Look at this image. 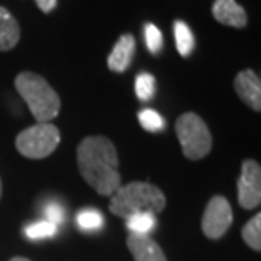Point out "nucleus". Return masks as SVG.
<instances>
[{"mask_svg": "<svg viewBox=\"0 0 261 261\" xmlns=\"http://www.w3.org/2000/svg\"><path fill=\"white\" fill-rule=\"evenodd\" d=\"M127 248L136 261H166L163 249L149 236L129 234Z\"/></svg>", "mask_w": 261, "mask_h": 261, "instance_id": "9", "label": "nucleus"}, {"mask_svg": "<svg viewBox=\"0 0 261 261\" xmlns=\"http://www.w3.org/2000/svg\"><path fill=\"white\" fill-rule=\"evenodd\" d=\"M0 194H2V184H0Z\"/></svg>", "mask_w": 261, "mask_h": 261, "instance_id": "24", "label": "nucleus"}, {"mask_svg": "<svg viewBox=\"0 0 261 261\" xmlns=\"http://www.w3.org/2000/svg\"><path fill=\"white\" fill-rule=\"evenodd\" d=\"M166 205L165 194L158 187L146 184V181H133L121 185L111 195L109 208L114 216L127 219L139 212H163Z\"/></svg>", "mask_w": 261, "mask_h": 261, "instance_id": "2", "label": "nucleus"}, {"mask_svg": "<svg viewBox=\"0 0 261 261\" xmlns=\"http://www.w3.org/2000/svg\"><path fill=\"white\" fill-rule=\"evenodd\" d=\"M176 136L181 144L185 158L202 160L212 149V136L207 124L194 112H187L175 124Z\"/></svg>", "mask_w": 261, "mask_h": 261, "instance_id": "4", "label": "nucleus"}, {"mask_svg": "<svg viewBox=\"0 0 261 261\" xmlns=\"http://www.w3.org/2000/svg\"><path fill=\"white\" fill-rule=\"evenodd\" d=\"M60 141L61 136L58 127L51 122H38L19 133L15 146H17L19 153L25 158L43 160L58 148Z\"/></svg>", "mask_w": 261, "mask_h": 261, "instance_id": "5", "label": "nucleus"}, {"mask_svg": "<svg viewBox=\"0 0 261 261\" xmlns=\"http://www.w3.org/2000/svg\"><path fill=\"white\" fill-rule=\"evenodd\" d=\"M136 95H138L139 100L148 102L153 98L154 92H156V78L151 75V73H139L136 76Z\"/></svg>", "mask_w": 261, "mask_h": 261, "instance_id": "18", "label": "nucleus"}, {"mask_svg": "<svg viewBox=\"0 0 261 261\" xmlns=\"http://www.w3.org/2000/svg\"><path fill=\"white\" fill-rule=\"evenodd\" d=\"M58 232V226L49 221H36L31 222L24 227L25 238L33 239V241H41V239H49L56 236Z\"/></svg>", "mask_w": 261, "mask_h": 261, "instance_id": "16", "label": "nucleus"}, {"mask_svg": "<svg viewBox=\"0 0 261 261\" xmlns=\"http://www.w3.org/2000/svg\"><path fill=\"white\" fill-rule=\"evenodd\" d=\"M234 88L244 103H248L256 112L261 111V82L253 70L238 73L236 80H234Z\"/></svg>", "mask_w": 261, "mask_h": 261, "instance_id": "8", "label": "nucleus"}, {"mask_svg": "<svg viewBox=\"0 0 261 261\" xmlns=\"http://www.w3.org/2000/svg\"><path fill=\"white\" fill-rule=\"evenodd\" d=\"M243 239L254 251H261V214H256L243 227Z\"/></svg>", "mask_w": 261, "mask_h": 261, "instance_id": "17", "label": "nucleus"}, {"mask_svg": "<svg viewBox=\"0 0 261 261\" xmlns=\"http://www.w3.org/2000/svg\"><path fill=\"white\" fill-rule=\"evenodd\" d=\"M238 200L243 208H254L261 202V168L254 160L243 163L241 176L238 180Z\"/></svg>", "mask_w": 261, "mask_h": 261, "instance_id": "7", "label": "nucleus"}, {"mask_svg": "<svg viewBox=\"0 0 261 261\" xmlns=\"http://www.w3.org/2000/svg\"><path fill=\"white\" fill-rule=\"evenodd\" d=\"M15 88L38 122H51L58 116L60 97L43 76L33 71H22L15 78Z\"/></svg>", "mask_w": 261, "mask_h": 261, "instance_id": "3", "label": "nucleus"}, {"mask_svg": "<svg viewBox=\"0 0 261 261\" xmlns=\"http://www.w3.org/2000/svg\"><path fill=\"white\" fill-rule=\"evenodd\" d=\"M134 49H136V41L130 34H124L117 39L116 46L112 48L111 55H109L107 65L112 71L116 73H122L126 71L130 61H133L134 56Z\"/></svg>", "mask_w": 261, "mask_h": 261, "instance_id": "11", "label": "nucleus"}, {"mask_svg": "<svg viewBox=\"0 0 261 261\" xmlns=\"http://www.w3.org/2000/svg\"><path fill=\"white\" fill-rule=\"evenodd\" d=\"M20 39V28L17 20L7 9L0 7V51L12 49Z\"/></svg>", "mask_w": 261, "mask_h": 261, "instance_id": "12", "label": "nucleus"}, {"mask_svg": "<svg viewBox=\"0 0 261 261\" xmlns=\"http://www.w3.org/2000/svg\"><path fill=\"white\" fill-rule=\"evenodd\" d=\"M103 216L97 208H83L76 214V226L85 232H95L103 227Z\"/></svg>", "mask_w": 261, "mask_h": 261, "instance_id": "15", "label": "nucleus"}, {"mask_svg": "<svg viewBox=\"0 0 261 261\" xmlns=\"http://www.w3.org/2000/svg\"><path fill=\"white\" fill-rule=\"evenodd\" d=\"M56 2H58V0H36L38 7L43 10V12H46V14L51 12V10L56 7Z\"/></svg>", "mask_w": 261, "mask_h": 261, "instance_id": "22", "label": "nucleus"}, {"mask_svg": "<svg viewBox=\"0 0 261 261\" xmlns=\"http://www.w3.org/2000/svg\"><path fill=\"white\" fill-rule=\"evenodd\" d=\"M43 212H44V221L53 222V224H56V226L63 224L65 219H66L65 207L61 205L60 202H56V200H49L48 203H46Z\"/></svg>", "mask_w": 261, "mask_h": 261, "instance_id": "21", "label": "nucleus"}, {"mask_svg": "<svg viewBox=\"0 0 261 261\" xmlns=\"http://www.w3.org/2000/svg\"><path fill=\"white\" fill-rule=\"evenodd\" d=\"M126 227L130 234H141L149 236V232L156 227V214L153 212H139L126 219Z\"/></svg>", "mask_w": 261, "mask_h": 261, "instance_id": "14", "label": "nucleus"}, {"mask_svg": "<svg viewBox=\"0 0 261 261\" xmlns=\"http://www.w3.org/2000/svg\"><path fill=\"white\" fill-rule=\"evenodd\" d=\"M232 224V211L227 198L216 195L208 200L202 217V231L208 239H219Z\"/></svg>", "mask_w": 261, "mask_h": 261, "instance_id": "6", "label": "nucleus"}, {"mask_svg": "<svg viewBox=\"0 0 261 261\" xmlns=\"http://www.w3.org/2000/svg\"><path fill=\"white\" fill-rule=\"evenodd\" d=\"M10 261H31V259H28V258H22V256H15V258H12Z\"/></svg>", "mask_w": 261, "mask_h": 261, "instance_id": "23", "label": "nucleus"}, {"mask_svg": "<svg viewBox=\"0 0 261 261\" xmlns=\"http://www.w3.org/2000/svg\"><path fill=\"white\" fill-rule=\"evenodd\" d=\"M141 127L149 130V133H160L165 129V119L160 116V112L153 111V109H143L138 114Z\"/></svg>", "mask_w": 261, "mask_h": 261, "instance_id": "19", "label": "nucleus"}, {"mask_svg": "<svg viewBox=\"0 0 261 261\" xmlns=\"http://www.w3.org/2000/svg\"><path fill=\"white\" fill-rule=\"evenodd\" d=\"M212 15L221 24L231 28H244L248 22L246 12L236 0H216L212 5Z\"/></svg>", "mask_w": 261, "mask_h": 261, "instance_id": "10", "label": "nucleus"}, {"mask_svg": "<svg viewBox=\"0 0 261 261\" xmlns=\"http://www.w3.org/2000/svg\"><path fill=\"white\" fill-rule=\"evenodd\" d=\"M76 163L83 180L97 194L111 197L121 187L116 146L103 136H88L78 144Z\"/></svg>", "mask_w": 261, "mask_h": 261, "instance_id": "1", "label": "nucleus"}, {"mask_svg": "<svg viewBox=\"0 0 261 261\" xmlns=\"http://www.w3.org/2000/svg\"><path fill=\"white\" fill-rule=\"evenodd\" d=\"M173 33H175V41H176V49L178 53L187 58L192 55V51L195 48V38L189 24L184 20H175L173 22Z\"/></svg>", "mask_w": 261, "mask_h": 261, "instance_id": "13", "label": "nucleus"}, {"mask_svg": "<svg viewBox=\"0 0 261 261\" xmlns=\"http://www.w3.org/2000/svg\"><path fill=\"white\" fill-rule=\"evenodd\" d=\"M144 43L151 55H158L163 48V34L154 24H144Z\"/></svg>", "mask_w": 261, "mask_h": 261, "instance_id": "20", "label": "nucleus"}]
</instances>
